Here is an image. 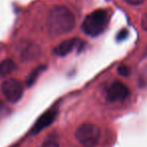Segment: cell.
<instances>
[{
	"instance_id": "obj_1",
	"label": "cell",
	"mask_w": 147,
	"mask_h": 147,
	"mask_svg": "<svg viewBox=\"0 0 147 147\" xmlns=\"http://www.w3.org/2000/svg\"><path fill=\"white\" fill-rule=\"evenodd\" d=\"M76 24V18L69 9L65 6H55L49 12L47 27L49 34L59 36L69 32Z\"/></svg>"
},
{
	"instance_id": "obj_2",
	"label": "cell",
	"mask_w": 147,
	"mask_h": 147,
	"mask_svg": "<svg viewBox=\"0 0 147 147\" xmlns=\"http://www.w3.org/2000/svg\"><path fill=\"white\" fill-rule=\"evenodd\" d=\"M109 22V14L105 9H97L85 18L82 29L87 35L98 36L106 29Z\"/></svg>"
},
{
	"instance_id": "obj_3",
	"label": "cell",
	"mask_w": 147,
	"mask_h": 147,
	"mask_svg": "<svg viewBox=\"0 0 147 147\" xmlns=\"http://www.w3.org/2000/svg\"><path fill=\"white\" fill-rule=\"evenodd\" d=\"M76 139L85 147H94L99 143L101 138V130L99 126L93 123H84L75 133Z\"/></svg>"
},
{
	"instance_id": "obj_4",
	"label": "cell",
	"mask_w": 147,
	"mask_h": 147,
	"mask_svg": "<svg viewBox=\"0 0 147 147\" xmlns=\"http://www.w3.org/2000/svg\"><path fill=\"white\" fill-rule=\"evenodd\" d=\"M1 92L7 101L11 103H16L20 100L23 95L22 85L15 79H8L1 85Z\"/></svg>"
},
{
	"instance_id": "obj_5",
	"label": "cell",
	"mask_w": 147,
	"mask_h": 147,
	"mask_svg": "<svg viewBox=\"0 0 147 147\" xmlns=\"http://www.w3.org/2000/svg\"><path fill=\"white\" fill-rule=\"evenodd\" d=\"M130 95L128 87L121 82H114L108 87L106 92V98L109 102H122L126 100Z\"/></svg>"
},
{
	"instance_id": "obj_6",
	"label": "cell",
	"mask_w": 147,
	"mask_h": 147,
	"mask_svg": "<svg viewBox=\"0 0 147 147\" xmlns=\"http://www.w3.org/2000/svg\"><path fill=\"white\" fill-rule=\"evenodd\" d=\"M81 45V40L78 38H69L67 40L63 41L59 43V45L53 49V53L59 57H65V55H69L71 51H73L77 47Z\"/></svg>"
},
{
	"instance_id": "obj_7",
	"label": "cell",
	"mask_w": 147,
	"mask_h": 147,
	"mask_svg": "<svg viewBox=\"0 0 147 147\" xmlns=\"http://www.w3.org/2000/svg\"><path fill=\"white\" fill-rule=\"evenodd\" d=\"M55 116H57V111L53 110V109L45 112V114L41 115L40 118L35 122L31 132H32L33 134H35V133H38L39 131L45 129V127L49 126V125L53 122V120L55 119Z\"/></svg>"
},
{
	"instance_id": "obj_8",
	"label": "cell",
	"mask_w": 147,
	"mask_h": 147,
	"mask_svg": "<svg viewBox=\"0 0 147 147\" xmlns=\"http://www.w3.org/2000/svg\"><path fill=\"white\" fill-rule=\"evenodd\" d=\"M15 69V63L10 59H4L0 63V77L8 76Z\"/></svg>"
},
{
	"instance_id": "obj_9",
	"label": "cell",
	"mask_w": 147,
	"mask_h": 147,
	"mask_svg": "<svg viewBox=\"0 0 147 147\" xmlns=\"http://www.w3.org/2000/svg\"><path fill=\"white\" fill-rule=\"evenodd\" d=\"M43 69H45V65H41V67H38V69H36L32 74H31L30 77H29V79H28V81H27V85H28V86L32 85V83H34L35 79L37 78V76H38L39 74H40Z\"/></svg>"
},
{
	"instance_id": "obj_10",
	"label": "cell",
	"mask_w": 147,
	"mask_h": 147,
	"mask_svg": "<svg viewBox=\"0 0 147 147\" xmlns=\"http://www.w3.org/2000/svg\"><path fill=\"white\" fill-rule=\"evenodd\" d=\"M118 73L120 74L121 76L123 77H127L129 75V73H130V69H129V67H127V65H120L118 69Z\"/></svg>"
},
{
	"instance_id": "obj_11",
	"label": "cell",
	"mask_w": 147,
	"mask_h": 147,
	"mask_svg": "<svg viewBox=\"0 0 147 147\" xmlns=\"http://www.w3.org/2000/svg\"><path fill=\"white\" fill-rule=\"evenodd\" d=\"M40 147H59V146L55 141L51 140V141H47V142H45Z\"/></svg>"
},
{
	"instance_id": "obj_12",
	"label": "cell",
	"mask_w": 147,
	"mask_h": 147,
	"mask_svg": "<svg viewBox=\"0 0 147 147\" xmlns=\"http://www.w3.org/2000/svg\"><path fill=\"white\" fill-rule=\"evenodd\" d=\"M125 2L130 5H139L144 1V0H124Z\"/></svg>"
},
{
	"instance_id": "obj_13",
	"label": "cell",
	"mask_w": 147,
	"mask_h": 147,
	"mask_svg": "<svg viewBox=\"0 0 147 147\" xmlns=\"http://www.w3.org/2000/svg\"><path fill=\"white\" fill-rule=\"evenodd\" d=\"M141 26L144 29L145 31H147V13L142 17V20H141Z\"/></svg>"
},
{
	"instance_id": "obj_14",
	"label": "cell",
	"mask_w": 147,
	"mask_h": 147,
	"mask_svg": "<svg viewBox=\"0 0 147 147\" xmlns=\"http://www.w3.org/2000/svg\"><path fill=\"white\" fill-rule=\"evenodd\" d=\"M127 34H128V31H127L126 29H123V30H121V32L118 34V39L125 38V37L127 36Z\"/></svg>"
}]
</instances>
